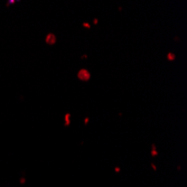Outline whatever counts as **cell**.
<instances>
[{"label":"cell","mask_w":187,"mask_h":187,"mask_svg":"<svg viewBox=\"0 0 187 187\" xmlns=\"http://www.w3.org/2000/svg\"><path fill=\"white\" fill-rule=\"evenodd\" d=\"M77 77L82 80V81H89L90 80V77H91V74L87 72V70H81L78 74H77Z\"/></svg>","instance_id":"obj_1"},{"label":"cell","mask_w":187,"mask_h":187,"mask_svg":"<svg viewBox=\"0 0 187 187\" xmlns=\"http://www.w3.org/2000/svg\"><path fill=\"white\" fill-rule=\"evenodd\" d=\"M45 42L47 44H49V45H54V44L56 43V36L54 35V34L49 33L46 36V38H45Z\"/></svg>","instance_id":"obj_2"},{"label":"cell","mask_w":187,"mask_h":187,"mask_svg":"<svg viewBox=\"0 0 187 187\" xmlns=\"http://www.w3.org/2000/svg\"><path fill=\"white\" fill-rule=\"evenodd\" d=\"M70 118H71V114L70 113H66L65 114V125H70Z\"/></svg>","instance_id":"obj_3"},{"label":"cell","mask_w":187,"mask_h":187,"mask_svg":"<svg viewBox=\"0 0 187 187\" xmlns=\"http://www.w3.org/2000/svg\"><path fill=\"white\" fill-rule=\"evenodd\" d=\"M168 57H167V59L168 61H175V54H172V53H168V55H167Z\"/></svg>","instance_id":"obj_4"},{"label":"cell","mask_w":187,"mask_h":187,"mask_svg":"<svg viewBox=\"0 0 187 187\" xmlns=\"http://www.w3.org/2000/svg\"><path fill=\"white\" fill-rule=\"evenodd\" d=\"M83 26H84V27H87V28H90V27H91V25L87 24V23H84V24H83Z\"/></svg>","instance_id":"obj_5"},{"label":"cell","mask_w":187,"mask_h":187,"mask_svg":"<svg viewBox=\"0 0 187 187\" xmlns=\"http://www.w3.org/2000/svg\"><path fill=\"white\" fill-rule=\"evenodd\" d=\"M84 122H85V123H87V122H89V118H85V121H84Z\"/></svg>","instance_id":"obj_6"}]
</instances>
